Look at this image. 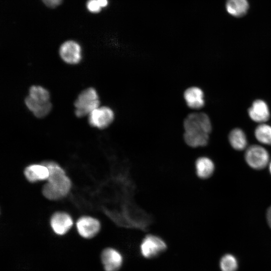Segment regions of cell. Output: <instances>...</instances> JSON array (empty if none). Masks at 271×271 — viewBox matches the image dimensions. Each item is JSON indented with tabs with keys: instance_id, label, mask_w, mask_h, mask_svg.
<instances>
[{
	"instance_id": "obj_1",
	"label": "cell",
	"mask_w": 271,
	"mask_h": 271,
	"mask_svg": "<svg viewBox=\"0 0 271 271\" xmlns=\"http://www.w3.org/2000/svg\"><path fill=\"white\" fill-rule=\"evenodd\" d=\"M183 138L190 147L197 148L206 146L208 142L212 125L207 114L202 112L189 113L183 122Z\"/></svg>"
},
{
	"instance_id": "obj_2",
	"label": "cell",
	"mask_w": 271,
	"mask_h": 271,
	"mask_svg": "<svg viewBox=\"0 0 271 271\" xmlns=\"http://www.w3.org/2000/svg\"><path fill=\"white\" fill-rule=\"evenodd\" d=\"M48 168L49 176L43 186L42 194L47 199L56 200L66 196L71 188V182L64 170L56 163H43Z\"/></svg>"
},
{
	"instance_id": "obj_3",
	"label": "cell",
	"mask_w": 271,
	"mask_h": 271,
	"mask_svg": "<svg viewBox=\"0 0 271 271\" xmlns=\"http://www.w3.org/2000/svg\"><path fill=\"white\" fill-rule=\"evenodd\" d=\"M100 99L96 89L88 87L82 90L74 102L75 114L78 117H82L100 106Z\"/></svg>"
},
{
	"instance_id": "obj_4",
	"label": "cell",
	"mask_w": 271,
	"mask_h": 271,
	"mask_svg": "<svg viewBox=\"0 0 271 271\" xmlns=\"http://www.w3.org/2000/svg\"><path fill=\"white\" fill-rule=\"evenodd\" d=\"M167 248L166 242L161 237L153 234L146 235L142 240L140 250L147 258H153L164 252Z\"/></svg>"
},
{
	"instance_id": "obj_5",
	"label": "cell",
	"mask_w": 271,
	"mask_h": 271,
	"mask_svg": "<svg viewBox=\"0 0 271 271\" xmlns=\"http://www.w3.org/2000/svg\"><path fill=\"white\" fill-rule=\"evenodd\" d=\"M247 164L252 169L261 170L269 163V155L262 147L254 145L248 147L245 153Z\"/></svg>"
},
{
	"instance_id": "obj_6",
	"label": "cell",
	"mask_w": 271,
	"mask_h": 271,
	"mask_svg": "<svg viewBox=\"0 0 271 271\" xmlns=\"http://www.w3.org/2000/svg\"><path fill=\"white\" fill-rule=\"evenodd\" d=\"M88 116L89 124L92 127L100 129L107 127L114 119V111L107 106H98Z\"/></svg>"
},
{
	"instance_id": "obj_7",
	"label": "cell",
	"mask_w": 271,
	"mask_h": 271,
	"mask_svg": "<svg viewBox=\"0 0 271 271\" xmlns=\"http://www.w3.org/2000/svg\"><path fill=\"white\" fill-rule=\"evenodd\" d=\"M59 53L62 60L68 64H77L82 59L81 47L79 43L73 40L64 42L60 46Z\"/></svg>"
},
{
	"instance_id": "obj_8",
	"label": "cell",
	"mask_w": 271,
	"mask_h": 271,
	"mask_svg": "<svg viewBox=\"0 0 271 271\" xmlns=\"http://www.w3.org/2000/svg\"><path fill=\"white\" fill-rule=\"evenodd\" d=\"M76 227L81 237L89 239L93 237L98 233L100 229V223L95 218L84 216L77 220Z\"/></svg>"
},
{
	"instance_id": "obj_9",
	"label": "cell",
	"mask_w": 271,
	"mask_h": 271,
	"mask_svg": "<svg viewBox=\"0 0 271 271\" xmlns=\"http://www.w3.org/2000/svg\"><path fill=\"white\" fill-rule=\"evenodd\" d=\"M101 260L105 271H118L123 262L121 254L116 249L110 247L102 251Z\"/></svg>"
},
{
	"instance_id": "obj_10",
	"label": "cell",
	"mask_w": 271,
	"mask_h": 271,
	"mask_svg": "<svg viewBox=\"0 0 271 271\" xmlns=\"http://www.w3.org/2000/svg\"><path fill=\"white\" fill-rule=\"evenodd\" d=\"M50 225L55 233L58 235H63L71 228L73 220L66 212H56L51 217Z\"/></svg>"
},
{
	"instance_id": "obj_11",
	"label": "cell",
	"mask_w": 271,
	"mask_h": 271,
	"mask_svg": "<svg viewBox=\"0 0 271 271\" xmlns=\"http://www.w3.org/2000/svg\"><path fill=\"white\" fill-rule=\"evenodd\" d=\"M183 97L187 106L191 109H199L204 105V92L198 87H188L185 90Z\"/></svg>"
},
{
	"instance_id": "obj_12",
	"label": "cell",
	"mask_w": 271,
	"mask_h": 271,
	"mask_svg": "<svg viewBox=\"0 0 271 271\" xmlns=\"http://www.w3.org/2000/svg\"><path fill=\"white\" fill-rule=\"evenodd\" d=\"M248 115L254 121L264 123L269 118L270 112L267 104L263 100H255L248 109Z\"/></svg>"
},
{
	"instance_id": "obj_13",
	"label": "cell",
	"mask_w": 271,
	"mask_h": 271,
	"mask_svg": "<svg viewBox=\"0 0 271 271\" xmlns=\"http://www.w3.org/2000/svg\"><path fill=\"white\" fill-rule=\"evenodd\" d=\"M24 175L28 181L31 183L47 180L49 176L48 167L42 164H32L24 170Z\"/></svg>"
},
{
	"instance_id": "obj_14",
	"label": "cell",
	"mask_w": 271,
	"mask_h": 271,
	"mask_svg": "<svg viewBox=\"0 0 271 271\" xmlns=\"http://www.w3.org/2000/svg\"><path fill=\"white\" fill-rule=\"evenodd\" d=\"M225 8L232 16L239 18L244 16L249 9L247 0H226Z\"/></svg>"
},
{
	"instance_id": "obj_15",
	"label": "cell",
	"mask_w": 271,
	"mask_h": 271,
	"mask_svg": "<svg viewBox=\"0 0 271 271\" xmlns=\"http://www.w3.org/2000/svg\"><path fill=\"white\" fill-rule=\"evenodd\" d=\"M195 169L198 177L205 179L208 178L213 174L214 165L212 160L209 158L202 157L196 160Z\"/></svg>"
},
{
	"instance_id": "obj_16",
	"label": "cell",
	"mask_w": 271,
	"mask_h": 271,
	"mask_svg": "<svg viewBox=\"0 0 271 271\" xmlns=\"http://www.w3.org/2000/svg\"><path fill=\"white\" fill-rule=\"evenodd\" d=\"M25 103L34 115L39 118L46 116L52 108L50 101L44 104H38L33 102L28 96L25 99Z\"/></svg>"
},
{
	"instance_id": "obj_17",
	"label": "cell",
	"mask_w": 271,
	"mask_h": 271,
	"mask_svg": "<svg viewBox=\"0 0 271 271\" xmlns=\"http://www.w3.org/2000/svg\"><path fill=\"white\" fill-rule=\"evenodd\" d=\"M228 139L230 145L236 150H243L247 146L246 135L240 128L232 129L229 134Z\"/></svg>"
},
{
	"instance_id": "obj_18",
	"label": "cell",
	"mask_w": 271,
	"mask_h": 271,
	"mask_svg": "<svg viewBox=\"0 0 271 271\" xmlns=\"http://www.w3.org/2000/svg\"><path fill=\"white\" fill-rule=\"evenodd\" d=\"M28 96L37 103L50 102V95L47 89L40 85H32L29 90Z\"/></svg>"
},
{
	"instance_id": "obj_19",
	"label": "cell",
	"mask_w": 271,
	"mask_h": 271,
	"mask_svg": "<svg viewBox=\"0 0 271 271\" xmlns=\"http://www.w3.org/2000/svg\"><path fill=\"white\" fill-rule=\"evenodd\" d=\"M254 135L260 143L271 145V126L263 123H260L256 127Z\"/></svg>"
},
{
	"instance_id": "obj_20",
	"label": "cell",
	"mask_w": 271,
	"mask_h": 271,
	"mask_svg": "<svg viewBox=\"0 0 271 271\" xmlns=\"http://www.w3.org/2000/svg\"><path fill=\"white\" fill-rule=\"evenodd\" d=\"M220 266L222 271H236L237 266V261L232 255L227 254L221 258Z\"/></svg>"
},
{
	"instance_id": "obj_21",
	"label": "cell",
	"mask_w": 271,
	"mask_h": 271,
	"mask_svg": "<svg viewBox=\"0 0 271 271\" xmlns=\"http://www.w3.org/2000/svg\"><path fill=\"white\" fill-rule=\"evenodd\" d=\"M87 10L91 13H97L101 11V7L99 5L97 0H89L86 3Z\"/></svg>"
},
{
	"instance_id": "obj_22",
	"label": "cell",
	"mask_w": 271,
	"mask_h": 271,
	"mask_svg": "<svg viewBox=\"0 0 271 271\" xmlns=\"http://www.w3.org/2000/svg\"><path fill=\"white\" fill-rule=\"evenodd\" d=\"M44 4L49 8H55L60 5L63 0H42Z\"/></svg>"
},
{
	"instance_id": "obj_23",
	"label": "cell",
	"mask_w": 271,
	"mask_h": 271,
	"mask_svg": "<svg viewBox=\"0 0 271 271\" xmlns=\"http://www.w3.org/2000/svg\"><path fill=\"white\" fill-rule=\"evenodd\" d=\"M266 219L268 225L271 228V206L267 209L266 212Z\"/></svg>"
},
{
	"instance_id": "obj_24",
	"label": "cell",
	"mask_w": 271,
	"mask_h": 271,
	"mask_svg": "<svg viewBox=\"0 0 271 271\" xmlns=\"http://www.w3.org/2000/svg\"><path fill=\"white\" fill-rule=\"evenodd\" d=\"M97 2L101 8L106 7L108 4L107 0H97Z\"/></svg>"
},
{
	"instance_id": "obj_25",
	"label": "cell",
	"mask_w": 271,
	"mask_h": 271,
	"mask_svg": "<svg viewBox=\"0 0 271 271\" xmlns=\"http://www.w3.org/2000/svg\"><path fill=\"white\" fill-rule=\"evenodd\" d=\"M269 165V171L271 174V161H270Z\"/></svg>"
}]
</instances>
